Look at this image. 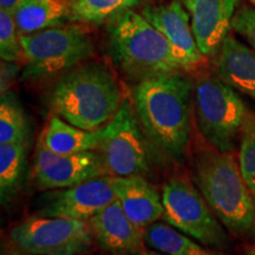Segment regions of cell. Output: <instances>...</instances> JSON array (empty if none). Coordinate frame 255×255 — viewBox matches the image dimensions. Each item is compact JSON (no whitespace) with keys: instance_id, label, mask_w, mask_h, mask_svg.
Wrapping results in <instances>:
<instances>
[{"instance_id":"obj_15","label":"cell","mask_w":255,"mask_h":255,"mask_svg":"<svg viewBox=\"0 0 255 255\" xmlns=\"http://www.w3.org/2000/svg\"><path fill=\"white\" fill-rule=\"evenodd\" d=\"M116 200L128 218L143 229L163 219L164 207L159 194L143 175L113 176Z\"/></svg>"},{"instance_id":"obj_11","label":"cell","mask_w":255,"mask_h":255,"mask_svg":"<svg viewBox=\"0 0 255 255\" xmlns=\"http://www.w3.org/2000/svg\"><path fill=\"white\" fill-rule=\"evenodd\" d=\"M37 215L89 221L116 201L113 175H105L76 186L46 190L39 200Z\"/></svg>"},{"instance_id":"obj_9","label":"cell","mask_w":255,"mask_h":255,"mask_svg":"<svg viewBox=\"0 0 255 255\" xmlns=\"http://www.w3.org/2000/svg\"><path fill=\"white\" fill-rule=\"evenodd\" d=\"M150 145L132 101L126 98L116 115L102 128L100 152L109 174L144 175L150 163Z\"/></svg>"},{"instance_id":"obj_18","label":"cell","mask_w":255,"mask_h":255,"mask_svg":"<svg viewBox=\"0 0 255 255\" xmlns=\"http://www.w3.org/2000/svg\"><path fill=\"white\" fill-rule=\"evenodd\" d=\"M19 36L69 23L70 0H25L13 12Z\"/></svg>"},{"instance_id":"obj_5","label":"cell","mask_w":255,"mask_h":255,"mask_svg":"<svg viewBox=\"0 0 255 255\" xmlns=\"http://www.w3.org/2000/svg\"><path fill=\"white\" fill-rule=\"evenodd\" d=\"M24 52L23 81H41L63 75L94 55L87 31L77 25L50 27L20 37Z\"/></svg>"},{"instance_id":"obj_12","label":"cell","mask_w":255,"mask_h":255,"mask_svg":"<svg viewBox=\"0 0 255 255\" xmlns=\"http://www.w3.org/2000/svg\"><path fill=\"white\" fill-rule=\"evenodd\" d=\"M182 1L171 0L162 5L145 6L141 14L163 34L184 71L194 70L203 62L191 30L190 17Z\"/></svg>"},{"instance_id":"obj_2","label":"cell","mask_w":255,"mask_h":255,"mask_svg":"<svg viewBox=\"0 0 255 255\" xmlns=\"http://www.w3.org/2000/svg\"><path fill=\"white\" fill-rule=\"evenodd\" d=\"M124 100L116 76L98 62L82 63L60 75L47 94L53 114L84 130L103 128Z\"/></svg>"},{"instance_id":"obj_21","label":"cell","mask_w":255,"mask_h":255,"mask_svg":"<svg viewBox=\"0 0 255 255\" xmlns=\"http://www.w3.org/2000/svg\"><path fill=\"white\" fill-rule=\"evenodd\" d=\"M32 128L18 96L12 91L0 98V144L30 145Z\"/></svg>"},{"instance_id":"obj_25","label":"cell","mask_w":255,"mask_h":255,"mask_svg":"<svg viewBox=\"0 0 255 255\" xmlns=\"http://www.w3.org/2000/svg\"><path fill=\"white\" fill-rule=\"evenodd\" d=\"M232 30L240 34L255 50V7L242 5L237 9L232 20Z\"/></svg>"},{"instance_id":"obj_19","label":"cell","mask_w":255,"mask_h":255,"mask_svg":"<svg viewBox=\"0 0 255 255\" xmlns=\"http://www.w3.org/2000/svg\"><path fill=\"white\" fill-rule=\"evenodd\" d=\"M145 245L165 255H225L205 246L168 223L155 222L145 228Z\"/></svg>"},{"instance_id":"obj_23","label":"cell","mask_w":255,"mask_h":255,"mask_svg":"<svg viewBox=\"0 0 255 255\" xmlns=\"http://www.w3.org/2000/svg\"><path fill=\"white\" fill-rule=\"evenodd\" d=\"M0 57L1 60L17 62L24 59L20 36L13 14L0 8Z\"/></svg>"},{"instance_id":"obj_24","label":"cell","mask_w":255,"mask_h":255,"mask_svg":"<svg viewBox=\"0 0 255 255\" xmlns=\"http://www.w3.org/2000/svg\"><path fill=\"white\" fill-rule=\"evenodd\" d=\"M238 163L245 182L255 196V119L251 116L241 133Z\"/></svg>"},{"instance_id":"obj_22","label":"cell","mask_w":255,"mask_h":255,"mask_svg":"<svg viewBox=\"0 0 255 255\" xmlns=\"http://www.w3.org/2000/svg\"><path fill=\"white\" fill-rule=\"evenodd\" d=\"M143 0H70L69 23L102 25Z\"/></svg>"},{"instance_id":"obj_29","label":"cell","mask_w":255,"mask_h":255,"mask_svg":"<svg viewBox=\"0 0 255 255\" xmlns=\"http://www.w3.org/2000/svg\"><path fill=\"white\" fill-rule=\"evenodd\" d=\"M133 255H165V254L161 253V252H154V251H146V250H144V251L139 252V253L133 254Z\"/></svg>"},{"instance_id":"obj_4","label":"cell","mask_w":255,"mask_h":255,"mask_svg":"<svg viewBox=\"0 0 255 255\" xmlns=\"http://www.w3.org/2000/svg\"><path fill=\"white\" fill-rule=\"evenodd\" d=\"M107 49L115 65L136 82L184 71L163 34L132 8L107 23Z\"/></svg>"},{"instance_id":"obj_1","label":"cell","mask_w":255,"mask_h":255,"mask_svg":"<svg viewBox=\"0 0 255 255\" xmlns=\"http://www.w3.org/2000/svg\"><path fill=\"white\" fill-rule=\"evenodd\" d=\"M183 71L136 82L131 101L152 148L171 162L186 155L191 133L194 84Z\"/></svg>"},{"instance_id":"obj_7","label":"cell","mask_w":255,"mask_h":255,"mask_svg":"<svg viewBox=\"0 0 255 255\" xmlns=\"http://www.w3.org/2000/svg\"><path fill=\"white\" fill-rule=\"evenodd\" d=\"M163 220L171 227L195 239L205 246L223 248L228 234L199 188L186 177H173L162 188Z\"/></svg>"},{"instance_id":"obj_26","label":"cell","mask_w":255,"mask_h":255,"mask_svg":"<svg viewBox=\"0 0 255 255\" xmlns=\"http://www.w3.org/2000/svg\"><path fill=\"white\" fill-rule=\"evenodd\" d=\"M20 72V65L17 62L1 60L0 65V94L4 95L9 91L13 82Z\"/></svg>"},{"instance_id":"obj_16","label":"cell","mask_w":255,"mask_h":255,"mask_svg":"<svg viewBox=\"0 0 255 255\" xmlns=\"http://www.w3.org/2000/svg\"><path fill=\"white\" fill-rule=\"evenodd\" d=\"M216 75L241 94L255 100V50L228 34L215 60Z\"/></svg>"},{"instance_id":"obj_17","label":"cell","mask_w":255,"mask_h":255,"mask_svg":"<svg viewBox=\"0 0 255 255\" xmlns=\"http://www.w3.org/2000/svg\"><path fill=\"white\" fill-rule=\"evenodd\" d=\"M39 138L50 150L58 154L100 151L102 128L97 130H84L53 115Z\"/></svg>"},{"instance_id":"obj_30","label":"cell","mask_w":255,"mask_h":255,"mask_svg":"<svg viewBox=\"0 0 255 255\" xmlns=\"http://www.w3.org/2000/svg\"><path fill=\"white\" fill-rule=\"evenodd\" d=\"M247 255H255V248H250L247 251Z\"/></svg>"},{"instance_id":"obj_27","label":"cell","mask_w":255,"mask_h":255,"mask_svg":"<svg viewBox=\"0 0 255 255\" xmlns=\"http://www.w3.org/2000/svg\"><path fill=\"white\" fill-rule=\"evenodd\" d=\"M0 255H33L27 253L19 248L18 246H15L14 244H12L11 241L5 242V244L1 245V252H0Z\"/></svg>"},{"instance_id":"obj_10","label":"cell","mask_w":255,"mask_h":255,"mask_svg":"<svg viewBox=\"0 0 255 255\" xmlns=\"http://www.w3.org/2000/svg\"><path fill=\"white\" fill-rule=\"evenodd\" d=\"M105 175L110 174L100 151L58 154L38 139L32 178L39 190L62 189Z\"/></svg>"},{"instance_id":"obj_3","label":"cell","mask_w":255,"mask_h":255,"mask_svg":"<svg viewBox=\"0 0 255 255\" xmlns=\"http://www.w3.org/2000/svg\"><path fill=\"white\" fill-rule=\"evenodd\" d=\"M193 180L223 227L255 241V196L232 152L208 149L193 159Z\"/></svg>"},{"instance_id":"obj_6","label":"cell","mask_w":255,"mask_h":255,"mask_svg":"<svg viewBox=\"0 0 255 255\" xmlns=\"http://www.w3.org/2000/svg\"><path fill=\"white\" fill-rule=\"evenodd\" d=\"M197 126L213 148L232 152L248 120L247 108L231 85L216 76H202L194 85Z\"/></svg>"},{"instance_id":"obj_31","label":"cell","mask_w":255,"mask_h":255,"mask_svg":"<svg viewBox=\"0 0 255 255\" xmlns=\"http://www.w3.org/2000/svg\"><path fill=\"white\" fill-rule=\"evenodd\" d=\"M250 2H251V4H252V5H253V6H254V7H255V0H250Z\"/></svg>"},{"instance_id":"obj_28","label":"cell","mask_w":255,"mask_h":255,"mask_svg":"<svg viewBox=\"0 0 255 255\" xmlns=\"http://www.w3.org/2000/svg\"><path fill=\"white\" fill-rule=\"evenodd\" d=\"M24 1L25 0H0V8L6 9V11L13 13L15 9L23 4Z\"/></svg>"},{"instance_id":"obj_20","label":"cell","mask_w":255,"mask_h":255,"mask_svg":"<svg viewBox=\"0 0 255 255\" xmlns=\"http://www.w3.org/2000/svg\"><path fill=\"white\" fill-rule=\"evenodd\" d=\"M28 145L0 144V199L2 205L13 200L27 173Z\"/></svg>"},{"instance_id":"obj_14","label":"cell","mask_w":255,"mask_h":255,"mask_svg":"<svg viewBox=\"0 0 255 255\" xmlns=\"http://www.w3.org/2000/svg\"><path fill=\"white\" fill-rule=\"evenodd\" d=\"M95 241L111 255H133L144 251V233L128 218L119 201L89 220Z\"/></svg>"},{"instance_id":"obj_13","label":"cell","mask_w":255,"mask_h":255,"mask_svg":"<svg viewBox=\"0 0 255 255\" xmlns=\"http://www.w3.org/2000/svg\"><path fill=\"white\" fill-rule=\"evenodd\" d=\"M189 13L191 30L205 57H216L232 28L240 0H181Z\"/></svg>"},{"instance_id":"obj_8","label":"cell","mask_w":255,"mask_h":255,"mask_svg":"<svg viewBox=\"0 0 255 255\" xmlns=\"http://www.w3.org/2000/svg\"><path fill=\"white\" fill-rule=\"evenodd\" d=\"M8 238L33 255H84L95 241L89 221L37 214L12 227Z\"/></svg>"}]
</instances>
